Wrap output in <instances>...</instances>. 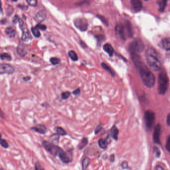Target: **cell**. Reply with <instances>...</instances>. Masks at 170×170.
<instances>
[{"mask_svg":"<svg viewBox=\"0 0 170 170\" xmlns=\"http://www.w3.org/2000/svg\"><path fill=\"white\" fill-rule=\"evenodd\" d=\"M109 143L108 141V138H106L105 139H100L98 141L99 146L103 149H105L107 147L108 144Z\"/></svg>","mask_w":170,"mask_h":170,"instance_id":"18","label":"cell"},{"mask_svg":"<svg viewBox=\"0 0 170 170\" xmlns=\"http://www.w3.org/2000/svg\"><path fill=\"white\" fill-rule=\"evenodd\" d=\"M96 17L99 18L105 26H108V22L107 20L104 16H101V15H96Z\"/></svg>","mask_w":170,"mask_h":170,"instance_id":"31","label":"cell"},{"mask_svg":"<svg viewBox=\"0 0 170 170\" xmlns=\"http://www.w3.org/2000/svg\"><path fill=\"white\" fill-rule=\"evenodd\" d=\"M167 2L168 1L166 0H162V1H159L157 2L158 5L159 7V11L161 12H163L164 11L167 5Z\"/></svg>","mask_w":170,"mask_h":170,"instance_id":"20","label":"cell"},{"mask_svg":"<svg viewBox=\"0 0 170 170\" xmlns=\"http://www.w3.org/2000/svg\"><path fill=\"white\" fill-rule=\"evenodd\" d=\"M88 142V139L86 137L83 138L81 140L80 142L79 143V144L78 145V148L79 150H81V149H82L83 148H84L85 146L87 145Z\"/></svg>","mask_w":170,"mask_h":170,"instance_id":"25","label":"cell"},{"mask_svg":"<svg viewBox=\"0 0 170 170\" xmlns=\"http://www.w3.org/2000/svg\"><path fill=\"white\" fill-rule=\"evenodd\" d=\"M15 71V68L13 66L9 64H0V74H12Z\"/></svg>","mask_w":170,"mask_h":170,"instance_id":"11","label":"cell"},{"mask_svg":"<svg viewBox=\"0 0 170 170\" xmlns=\"http://www.w3.org/2000/svg\"><path fill=\"white\" fill-rule=\"evenodd\" d=\"M96 37H97V39L98 41V42H99V44L101 42H103V41L104 40V36L103 35H98V36H96Z\"/></svg>","mask_w":170,"mask_h":170,"instance_id":"40","label":"cell"},{"mask_svg":"<svg viewBox=\"0 0 170 170\" xmlns=\"http://www.w3.org/2000/svg\"><path fill=\"white\" fill-rule=\"evenodd\" d=\"M115 31L116 34L123 40H126L128 37H131L133 36L132 28L131 23L125 21L124 24L119 23L115 27Z\"/></svg>","mask_w":170,"mask_h":170,"instance_id":"4","label":"cell"},{"mask_svg":"<svg viewBox=\"0 0 170 170\" xmlns=\"http://www.w3.org/2000/svg\"><path fill=\"white\" fill-rule=\"evenodd\" d=\"M0 117L2 118H3L4 119L5 118V116H4V113H3V112L2 111V110L0 109Z\"/></svg>","mask_w":170,"mask_h":170,"instance_id":"49","label":"cell"},{"mask_svg":"<svg viewBox=\"0 0 170 170\" xmlns=\"http://www.w3.org/2000/svg\"><path fill=\"white\" fill-rule=\"evenodd\" d=\"M145 48V46L141 40L136 39L132 41L129 46V51L130 54H138L141 53Z\"/></svg>","mask_w":170,"mask_h":170,"instance_id":"6","label":"cell"},{"mask_svg":"<svg viewBox=\"0 0 170 170\" xmlns=\"http://www.w3.org/2000/svg\"><path fill=\"white\" fill-rule=\"evenodd\" d=\"M145 55L147 63L153 70L158 71L161 69V57L156 50L153 48H149L146 51Z\"/></svg>","mask_w":170,"mask_h":170,"instance_id":"3","label":"cell"},{"mask_svg":"<svg viewBox=\"0 0 170 170\" xmlns=\"http://www.w3.org/2000/svg\"><path fill=\"white\" fill-rule=\"evenodd\" d=\"M166 150L170 152V135L168 136L167 139V142H166Z\"/></svg>","mask_w":170,"mask_h":170,"instance_id":"37","label":"cell"},{"mask_svg":"<svg viewBox=\"0 0 170 170\" xmlns=\"http://www.w3.org/2000/svg\"><path fill=\"white\" fill-rule=\"evenodd\" d=\"M80 44L81 46L84 49H85V48L86 47V46L85 43L82 41H80Z\"/></svg>","mask_w":170,"mask_h":170,"instance_id":"48","label":"cell"},{"mask_svg":"<svg viewBox=\"0 0 170 170\" xmlns=\"http://www.w3.org/2000/svg\"><path fill=\"white\" fill-rule=\"evenodd\" d=\"M19 23L20 24V28H21V29L23 31V34H22V39H23V40L28 41V40L31 39L32 37L31 36V34L30 32H29V30L28 29V28L25 26L23 20H22L21 19H20L19 20Z\"/></svg>","mask_w":170,"mask_h":170,"instance_id":"9","label":"cell"},{"mask_svg":"<svg viewBox=\"0 0 170 170\" xmlns=\"http://www.w3.org/2000/svg\"><path fill=\"white\" fill-rule=\"evenodd\" d=\"M50 62L53 65H57L60 63V59L57 57H52L50 59Z\"/></svg>","mask_w":170,"mask_h":170,"instance_id":"32","label":"cell"},{"mask_svg":"<svg viewBox=\"0 0 170 170\" xmlns=\"http://www.w3.org/2000/svg\"><path fill=\"white\" fill-rule=\"evenodd\" d=\"M31 31L33 35L36 37H39L40 36V33L38 29L36 27H33L31 28Z\"/></svg>","mask_w":170,"mask_h":170,"instance_id":"29","label":"cell"},{"mask_svg":"<svg viewBox=\"0 0 170 170\" xmlns=\"http://www.w3.org/2000/svg\"><path fill=\"white\" fill-rule=\"evenodd\" d=\"M0 58L2 60H11L12 58L11 56L7 53H3L0 54Z\"/></svg>","mask_w":170,"mask_h":170,"instance_id":"28","label":"cell"},{"mask_svg":"<svg viewBox=\"0 0 170 170\" xmlns=\"http://www.w3.org/2000/svg\"><path fill=\"white\" fill-rule=\"evenodd\" d=\"M27 2L29 6L31 7H35L37 4V1L36 0H27Z\"/></svg>","mask_w":170,"mask_h":170,"instance_id":"36","label":"cell"},{"mask_svg":"<svg viewBox=\"0 0 170 170\" xmlns=\"http://www.w3.org/2000/svg\"><path fill=\"white\" fill-rule=\"evenodd\" d=\"M35 170H45L41 164L39 162H36L34 165Z\"/></svg>","mask_w":170,"mask_h":170,"instance_id":"35","label":"cell"},{"mask_svg":"<svg viewBox=\"0 0 170 170\" xmlns=\"http://www.w3.org/2000/svg\"><path fill=\"white\" fill-rule=\"evenodd\" d=\"M17 53L20 56L22 57L25 56L27 53L25 47L22 44L19 45L17 48Z\"/></svg>","mask_w":170,"mask_h":170,"instance_id":"17","label":"cell"},{"mask_svg":"<svg viewBox=\"0 0 170 170\" xmlns=\"http://www.w3.org/2000/svg\"><path fill=\"white\" fill-rule=\"evenodd\" d=\"M0 145L5 149H8L9 147V145L8 142L5 139H2V138H0Z\"/></svg>","mask_w":170,"mask_h":170,"instance_id":"30","label":"cell"},{"mask_svg":"<svg viewBox=\"0 0 170 170\" xmlns=\"http://www.w3.org/2000/svg\"><path fill=\"white\" fill-rule=\"evenodd\" d=\"M153 149H154V153L155 154L157 158H159L161 156V151H160L159 148L158 147H156V146H155L153 148Z\"/></svg>","mask_w":170,"mask_h":170,"instance_id":"34","label":"cell"},{"mask_svg":"<svg viewBox=\"0 0 170 170\" xmlns=\"http://www.w3.org/2000/svg\"><path fill=\"white\" fill-rule=\"evenodd\" d=\"M170 114H169L167 116V120H166V122H167V124L168 125V126H170Z\"/></svg>","mask_w":170,"mask_h":170,"instance_id":"44","label":"cell"},{"mask_svg":"<svg viewBox=\"0 0 170 170\" xmlns=\"http://www.w3.org/2000/svg\"><path fill=\"white\" fill-rule=\"evenodd\" d=\"M104 51L107 53L110 57H112L113 55L114 50L112 46L109 44H106L103 46Z\"/></svg>","mask_w":170,"mask_h":170,"instance_id":"16","label":"cell"},{"mask_svg":"<svg viewBox=\"0 0 170 170\" xmlns=\"http://www.w3.org/2000/svg\"><path fill=\"white\" fill-rule=\"evenodd\" d=\"M36 28H39L42 30H46L47 29V26L46 25H42V24H38L36 27Z\"/></svg>","mask_w":170,"mask_h":170,"instance_id":"38","label":"cell"},{"mask_svg":"<svg viewBox=\"0 0 170 170\" xmlns=\"http://www.w3.org/2000/svg\"><path fill=\"white\" fill-rule=\"evenodd\" d=\"M13 11H14L13 7L11 5L9 6L8 8V14L9 16L11 15L12 14V13H13Z\"/></svg>","mask_w":170,"mask_h":170,"instance_id":"39","label":"cell"},{"mask_svg":"<svg viewBox=\"0 0 170 170\" xmlns=\"http://www.w3.org/2000/svg\"><path fill=\"white\" fill-rule=\"evenodd\" d=\"M134 65L137 69L144 84L148 88L154 87L156 78L154 74L142 61L138 54H130Z\"/></svg>","mask_w":170,"mask_h":170,"instance_id":"1","label":"cell"},{"mask_svg":"<svg viewBox=\"0 0 170 170\" xmlns=\"http://www.w3.org/2000/svg\"><path fill=\"white\" fill-rule=\"evenodd\" d=\"M101 66L105 70H106L107 71H108L112 76H114L115 75V73L113 71V70L107 65L106 64V63L103 62L101 63Z\"/></svg>","mask_w":170,"mask_h":170,"instance_id":"23","label":"cell"},{"mask_svg":"<svg viewBox=\"0 0 170 170\" xmlns=\"http://www.w3.org/2000/svg\"><path fill=\"white\" fill-rule=\"evenodd\" d=\"M155 170H164L162 167L159 165H157L155 167Z\"/></svg>","mask_w":170,"mask_h":170,"instance_id":"47","label":"cell"},{"mask_svg":"<svg viewBox=\"0 0 170 170\" xmlns=\"http://www.w3.org/2000/svg\"><path fill=\"white\" fill-rule=\"evenodd\" d=\"M102 129V126L100 125H98L97 126V127L96 128L95 130V134H97L98 133H99Z\"/></svg>","mask_w":170,"mask_h":170,"instance_id":"41","label":"cell"},{"mask_svg":"<svg viewBox=\"0 0 170 170\" xmlns=\"http://www.w3.org/2000/svg\"><path fill=\"white\" fill-rule=\"evenodd\" d=\"M90 162V160L88 157H86L85 158L82 163V168L83 170H86L88 168Z\"/></svg>","mask_w":170,"mask_h":170,"instance_id":"24","label":"cell"},{"mask_svg":"<svg viewBox=\"0 0 170 170\" xmlns=\"http://www.w3.org/2000/svg\"><path fill=\"white\" fill-rule=\"evenodd\" d=\"M70 92L69 91H66L64 92H63L61 94V98L63 100L67 99L70 96Z\"/></svg>","mask_w":170,"mask_h":170,"instance_id":"33","label":"cell"},{"mask_svg":"<svg viewBox=\"0 0 170 170\" xmlns=\"http://www.w3.org/2000/svg\"><path fill=\"white\" fill-rule=\"evenodd\" d=\"M5 32L10 37H14L16 35V30L14 28L12 27L7 28L5 29Z\"/></svg>","mask_w":170,"mask_h":170,"instance_id":"21","label":"cell"},{"mask_svg":"<svg viewBox=\"0 0 170 170\" xmlns=\"http://www.w3.org/2000/svg\"><path fill=\"white\" fill-rule=\"evenodd\" d=\"M55 130L56 132V134L59 136H65L67 135L66 131L61 127L57 126L55 128Z\"/></svg>","mask_w":170,"mask_h":170,"instance_id":"22","label":"cell"},{"mask_svg":"<svg viewBox=\"0 0 170 170\" xmlns=\"http://www.w3.org/2000/svg\"><path fill=\"white\" fill-rule=\"evenodd\" d=\"M110 160L111 162H113L115 160V155L114 154H112L110 156Z\"/></svg>","mask_w":170,"mask_h":170,"instance_id":"46","label":"cell"},{"mask_svg":"<svg viewBox=\"0 0 170 170\" xmlns=\"http://www.w3.org/2000/svg\"><path fill=\"white\" fill-rule=\"evenodd\" d=\"M2 138V134L0 133V138Z\"/></svg>","mask_w":170,"mask_h":170,"instance_id":"51","label":"cell"},{"mask_svg":"<svg viewBox=\"0 0 170 170\" xmlns=\"http://www.w3.org/2000/svg\"><path fill=\"white\" fill-rule=\"evenodd\" d=\"M131 5L135 12H139L141 11L143 7L142 2L139 0H131Z\"/></svg>","mask_w":170,"mask_h":170,"instance_id":"13","label":"cell"},{"mask_svg":"<svg viewBox=\"0 0 170 170\" xmlns=\"http://www.w3.org/2000/svg\"><path fill=\"white\" fill-rule=\"evenodd\" d=\"M121 167L122 169H127L128 168V163L126 161H124L123 162H122V163L121 164Z\"/></svg>","mask_w":170,"mask_h":170,"instance_id":"42","label":"cell"},{"mask_svg":"<svg viewBox=\"0 0 170 170\" xmlns=\"http://www.w3.org/2000/svg\"><path fill=\"white\" fill-rule=\"evenodd\" d=\"M169 86V78L166 72L161 70L158 76V91L160 94L164 95L168 90Z\"/></svg>","mask_w":170,"mask_h":170,"instance_id":"5","label":"cell"},{"mask_svg":"<svg viewBox=\"0 0 170 170\" xmlns=\"http://www.w3.org/2000/svg\"><path fill=\"white\" fill-rule=\"evenodd\" d=\"M155 121V114L151 110H147L144 114V122L147 129L151 130Z\"/></svg>","mask_w":170,"mask_h":170,"instance_id":"7","label":"cell"},{"mask_svg":"<svg viewBox=\"0 0 170 170\" xmlns=\"http://www.w3.org/2000/svg\"><path fill=\"white\" fill-rule=\"evenodd\" d=\"M31 130L40 134H45L48 132L47 128L44 125L38 124L30 128Z\"/></svg>","mask_w":170,"mask_h":170,"instance_id":"12","label":"cell"},{"mask_svg":"<svg viewBox=\"0 0 170 170\" xmlns=\"http://www.w3.org/2000/svg\"><path fill=\"white\" fill-rule=\"evenodd\" d=\"M47 17V13L44 10H41L38 12L37 14L35 15V20L38 22L41 23L44 21V20L46 19Z\"/></svg>","mask_w":170,"mask_h":170,"instance_id":"14","label":"cell"},{"mask_svg":"<svg viewBox=\"0 0 170 170\" xmlns=\"http://www.w3.org/2000/svg\"><path fill=\"white\" fill-rule=\"evenodd\" d=\"M0 170H3V169H1V168H0Z\"/></svg>","mask_w":170,"mask_h":170,"instance_id":"52","label":"cell"},{"mask_svg":"<svg viewBox=\"0 0 170 170\" xmlns=\"http://www.w3.org/2000/svg\"><path fill=\"white\" fill-rule=\"evenodd\" d=\"M118 134L119 130L115 125H113V126L111 129V136L112 138H113L116 141H117L118 139Z\"/></svg>","mask_w":170,"mask_h":170,"instance_id":"19","label":"cell"},{"mask_svg":"<svg viewBox=\"0 0 170 170\" xmlns=\"http://www.w3.org/2000/svg\"><path fill=\"white\" fill-rule=\"evenodd\" d=\"M30 79V77H29V76H27V77H25L23 78V79L25 81H28V80H29Z\"/></svg>","mask_w":170,"mask_h":170,"instance_id":"50","label":"cell"},{"mask_svg":"<svg viewBox=\"0 0 170 170\" xmlns=\"http://www.w3.org/2000/svg\"><path fill=\"white\" fill-rule=\"evenodd\" d=\"M42 146L51 155L55 157H58L60 161L64 164H68L72 161V158H70L66 152L56 145L50 142L44 141L42 142Z\"/></svg>","mask_w":170,"mask_h":170,"instance_id":"2","label":"cell"},{"mask_svg":"<svg viewBox=\"0 0 170 170\" xmlns=\"http://www.w3.org/2000/svg\"><path fill=\"white\" fill-rule=\"evenodd\" d=\"M161 47L166 51H170V39L169 37H166L162 39L160 42Z\"/></svg>","mask_w":170,"mask_h":170,"instance_id":"15","label":"cell"},{"mask_svg":"<svg viewBox=\"0 0 170 170\" xmlns=\"http://www.w3.org/2000/svg\"><path fill=\"white\" fill-rule=\"evenodd\" d=\"M72 93L74 95H79L80 93V88H77L76 89H75V90H74L73 91Z\"/></svg>","mask_w":170,"mask_h":170,"instance_id":"43","label":"cell"},{"mask_svg":"<svg viewBox=\"0 0 170 170\" xmlns=\"http://www.w3.org/2000/svg\"><path fill=\"white\" fill-rule=\"evenodd\" d=\"M75 26L81 31H85L88 28V23L86 19L82 18H77L74 21Z\"/></svg>","mask_w":170,"mask_h":170,"instance_id":"8","label":"cell"},{"mask_svg":"<svg viewBox=\"0 0 170 170\" xmlns=\"http://www.w3.org/2000/svg\"><path fill=\"white\" fill-rule=\"evenodd\" d=\"M50 140L51 141V142H50L51 143L56 145V143H58L59 140V136L55 133L51 136Z\"/></svg>","mask_w":170,"mask_h":170,"instance_id":"26","label":"cell"},{"mask_svg":"<svg viewBox=\"0 0 170 170\" xmlns=\"http://www.w3.org/2000/svg\"><path fill=\"white\" fill-rule=\"evenodd\" d=\"M68 56L73 61H76L78 59L76 53L73 51H70L68 52Z\"/></svg>","mask_w":170,"mask_h":170,"instance_id":"27","label":"cell"},{"mask_svg":"<svg viewBox=\"0 0 170 170\" xmlns=\"http://www.w3.org/2000/svg\"><path fill=\"white\" fill-rule=\"evenodd\" d=\"M19 18L18 16H15L14 19H13V22L14 23H17L18 21H19Z\"/></svg>","mask_w":170,"mask_h":170,"instance_id":"45","label":"cell"},{"mask_svg":"<svg viewBox=\"0 0 170 170\" xmlns=\"http://www.w3.org/2000/svg\"><path fill=\"white\" fill-rule=\"evenodd\" d=\"M161 132V126L160 124H158L155 127L153 135V139L154 143L156 144L160 145V135Z\"/></svg>","mask_w":170,"mask_h":170,"instance_id":"10","label":"cell"}]
</instances>
